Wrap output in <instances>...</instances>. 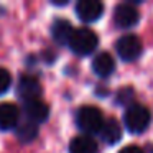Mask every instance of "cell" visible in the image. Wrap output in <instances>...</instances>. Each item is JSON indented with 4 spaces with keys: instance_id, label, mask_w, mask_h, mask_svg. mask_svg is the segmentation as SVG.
<instances>
[{
    "instance_id": "5b68a950",
    "label": "cell",
    "mask_w": 153,
    "mask_h": 153,
    "mask_svg": "<svg viewBox=\"0 0 153 153\" xmlns=\"http://www.w3.org/2000/svg\"><path fill=\"white\" fill-rule=\"evenodd\" d=\"M140 22V12L132 4H119L114 8V23L122 30L133 28Z\"/></svg>"
},
{
    "instance_id": "ba28073f",
    "label": "cell",
    "mask_w": 153,
    "mask_h": 153,
    "mask_svg": "<svg viewBox=\"0 0 153 153\" xmlns=\"http://www.w3.org/2000/svg\"><path fill=\"white\" fill-rule=\"evenodd\" d=\"M23 114H25V120L38 125V123L45 122L50 117V105L40 99L30 100V102H25Z\"/></svg>"
},
{
    "instance_id": "9a60e30c",
    "label": "cell",
    "mask_w": 153,
    "mask_h": 153,
    "mask_svg": "<svg viewBox=\"0 0 153 153\" xmlns=\"http://www.w3.org/2000/svg\"><path fill=\"white\" fill-rule=\"evenodd\" d=\"M133 99V89L132 87H123L117 92V97H115V102L119 105H130V100Z\"/></svg>"
},
{
    "instance_id": "9c48e42d",
    "label": "cell",
    "mask_w": 153,
    "mask_h": 153,
    "mask_svg": "<svg viewBox=\"0 0 153 153\" xmlns=\"http://www.w3.org/2000/svg\"><path fill=\"white\" fill-rule=\"evenodd\" d=\"M20 122V110L15 104L4 102L0 104V130H13Z\"/></svg>"
},
{
    "instance_id": "e0dca14e",
    "label": "cell",
    "mask_w": 153,
    "mask_h": 153,
    "mask_svg": "<svg viewBox=\"0 0 153 153\" xmlns=\"http://www.w3.org/2000/svg\"><path fill=\"white\" fill-rule=\"evenodd\" d=\"M119 153H145V152L137 145H128V146H123Z\"/></svg>"
},
{
    "instance_id": "3957f363",
    "label": "cell",
    "mask_w": 153,
    "mask_h": 153,
    "mask_svg": "<svg viewBox=\"0 0 153 153\" xmlns=\"http://www.w3.org/2000/svg\"><path fill=\"white\" fill-rule=\"evenodd\" d=\"M104 123V115L97 107L94 105H82L76 114V125L84 135L91 137L100 132Z\"/></svg>"
},
{
    "instance_id": "52a82bcc",
    "label": "cell",
    "mask_w": 153,
    "mask_h": 153,
    "mask_svg": "<svg viewBox=\"0 0 153 153\" xmlns=\"http://www.w3.org/2000/svg\"><path fill=\"white\" fill-rule=\"evenodd\" d=\"M104 13V5L99 0H79L76 4V15L84 23L97 22Z\"/></svg>"
},
{
    "instance_id": "277c9868",
    "label": "cell",
    "mask_w": 153,
    "mask_h": 153,
    "mask_svg": "<svg viewBox=\"0 0 153 153\" xmlns=\"http://www.w3.org/2000/svg\"><path fill=\"white\" fill-rule=\"evenodd\" d=\"M115 51L122 61L132 63V61L140 58L143 46H142V41L138 40V36H135V35H123V36H120L117 40Z\"/></svg>"
},
{
    "instance_id": "4fadbf2b",
    "label": "cell",
    "mask_w": 153,
    "mask_h": 153,
    "mask_svg": "<svg viewBox=\"0 0 153 153\" xmlns=\"http://www.w3.org/2000/svg\"><path fill=\"white\" fill-rule=\"evenodd\" d=\"M69 153H99V145L92 137L79 135L69 142Z\"/></svg>"
},
{
    "instance_id": "7c38bea8",
    "label": "cell",
    "mask_w": 153,
    "mask_h": 153,
    "mask_svg": "<svg viewBox=\"0 0 153 153\" xmlns=\"http://www.w3.org/2000/svg\"><path fill=\"white\" fill-rule=\"evenodd\" d=\"M99 135H100V140L104 143H107V145H115L122 138V127H120V123L115 119H107V120H104Z\"/></svg>"
},
{
    "instance_id": "7a4b0ae2",
    "label": "cell",
    "mask_w": 153,
    "mask_h": 153,
    "mask_svg": "<svg viewBox=\"0 0 153 153\" xmlns=\"http://www.w3.org/2000/svg\"><path fill=\"white\" fill-rule=\"evenodd\" d=\"M97 45H99L97 33L87 27H82V28H77V30L73 31V36H71L68 46L77 56H89L91 53L96 51Z\"/></svg>"
},
{
    "instance_id": "8992f818",
    "label": "cell",
    "mask_w": 153,
    "mask_h": 153,
    "mask_svg": "<svg viewBox=\"0 0 153 153\" xmlns=\"http://www.w3.org/2000/svg\"><path fill=\"white\" fill-rule=\"evenodd\" d=\"M17 94L23 102L36 100L41 96V82L36 76L31 74H22L17 84Z\"/></svg>"
},
{
    "instance_id": "2e32d148",
    "label": "cell",
    "mask_w": 153,
    "mask_h": 153,
    "mask_svg": "<svg viewBox=\"0 0 153 153\" xmlns=\"http://www.w3.org/2000/svg\"><path fill=\"white\" fill-rule=\"evenodd\" d=\"M10 86H12L10 73H8L7 69H4V68H0V96L7 92V91L10 89Z\"/></svg>"
},
{
    "instance_id": "6da1fadb",
    "label": "cell",
    "mask_w": 153,
    "mask_h": 153,
    "mask_svg": "<svg viewBox=\"0 0 153 153\" xmlns=\"http://www.w3.org/2000/svg\"><path fill=\"white\" fill-rule=\"evenodd\" d=\"M152 122V112L142 104H130L123 114V125L130 133H143Z\"/></svg>"
},
{
    "instance_id": "8fae6325",
    "label": "cell",
    "mask_w": 153,
    "mask_h": 153,
    "mask_svg": "<svg viewBox=\"0 0 153 153\" xmlns=\"http://www.w3.org/2000/svg\"><path fill=\"white\" fill-rule=\"evenodd\" d=\"M73 31H74V28L71 25V22L64 20V18H58L51 25V36H53V40L58 45H63V46L69 43L71 36H73Z\"/></svg>"
},
{
    "instance_id": "5bb4252c",
    "label": "cell",
    "mask_w": 153,
    "mask_h": 153,
    "mask_svg": "<svg viewBox=\"0 0 153 153\" xmlns=\"http://www.w3.org/2000/svg\"><path fill=\"white\" fill-rule=\"evenodd\" d=\"M38 135V125L28 122V120H20L17 125V137L20 142L30 143L31 140H35Z\"/></svg>"
},
{
    "instance_id": "30bf717a",
    "label": "cell",
    "mask_w": 153,
    "mask_h": 153,
    "mask_svg": "<svg viewBox=\"0 0 153 153\" xmlns=\"http://www.w3.org/2000/svg\"><path fill=\"white\" fill-rule=\"evenodd\" d=\"M92 71L99 77H109L115 71V59H114V56L110 53H107V51L97 53L92 59Z\"/></svg>"
}]
</instances>
